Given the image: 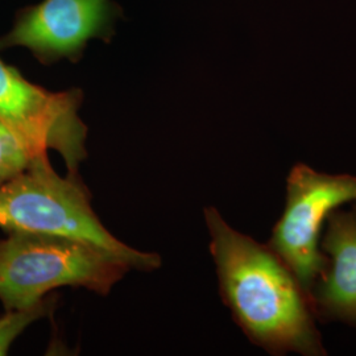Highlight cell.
Here are the masks:
<instances>
[{
    "instance_id": "cell-1",
    "label": "cell",
    "mask_w": 356,
    "mask_h": 356,
    "mask_svg": "<svg viewBox=\"0 0 356 356\" xmlns=\"http://www.w3.org/2000/svg\"><path fill=\"white\" fill-rule=\"evenodd\" d=\"M220 297L252 343L272 355H326L316 316L292 270L267 244L204 209Z\"/></svg>"
},
{
    "instance_id": "cell-2",
    "label": "cell",
    "mask_w": 356,
    "mask_h": 356,
    "mask_svg": "<svg viewBox=\"0 0 356 356\" xmlns=\"http://www.w3.org/2000/svg\"><path fill=\"white\" fill-rule=\"evenodd\" d=\"M0 229L90 243L140 272H152L163 263L160 254L139 251L115 238L94 211L79 173L60 176L48 153L35 156L24 170L0 185Z\"/></svg>"
},
{
    "instance_id": "cell-3",
    "label": "cell",
    "mask_w": 356,
    "mask_h": 356,
    "mask_svg": "<svg viewBox=\"0 0 356 356\" xmlns=\"http://www.w3.org/2000/svg\"><path fill=\"white\" fill-rule=\"evenodd\" d=\"M129 270L124 260L90 243L13 232L0 242V301L7 312L26 310L64 286L107 296Z\"/></svg>"
},
{
    "instance_id": "cell-4",
    "label": "cell",
    "mask_w": 356,
    "mask_h": 356,
    "mask_svg": "<svg viewBox=\"0 0 356 356\" xmlns=\"http://www.w3.org/2000/svg\"><path fill=\"white\" fill-rule=\"evenodd\" d=\"M82 102V90L49 91L0 60V122L29 152L58 153L70 173H78L88 157Z\"/></svg>"
},
{
    "instance_id": "cell-5",
    "label": "cell",
    "mask_w": 356,
    "mask_h": 356,
    "mask_svg": "<svg viewBox=\"0 0 356 356\" xmlns=\"http://www.w3.org/2000/svg\"><path fill=\"white\" fill-rule=\"evenodd\" d=\"M356 202V177L325 175L297 164L286 181V204L268 247L288 266L312 306V292L327 267L319 235L332 210Z\"/></svg>"
},
{
    "instance_id": "cell-6",
    "label": "cell",
    "mask_w": 356,
    "mask_h": 356,
    "mask_svg": "<svg viewBox=\"0 0 356 356\" xmlns=\"http://www.w3.org/2000/svg\"><path fill=\"white\" fill-rule=\"evenodd\" d=\"M120 16L113 0H42L17 13L0 49L24 47L42 65L78 63L90 40H111Z\"/></svg>"
},
{
    "instance_id": "cell-7",
    "label": "cell",
    "mask_w": 356,
    "mask_h": 356,
    "mask_svg": "<svg viewBox=\"0 0 356 356\" xmlns=\"http://www.w3.org/2000/svg\"><path fill=\"white\" fill-rule=\"evenodd\" d=\"M321 243L327 267L312 292V309L321 321L356 326V202L350 210H332Z\"/></svg>"
},
{
    "instance_id": "cell-8",
    "label": "cell",
    "mask_w": 356,
    "mask_h": 356,
    "mask_svg": "<svg viewBox=\"0 0 356 356\" xmlns=\"http://www.w3.org/2000/svg\"><path fill=\"white\" fill-rule=\"evenodd\" d=\"M56 297H47L38 305L26 310H8L0 318V355H7L13 342L38 319L51 316L56 309Z\"/></svg>"
},
{
    "instance_id": "cell-9",
    "label": "cell",
    "mask_w": 356,
    "mask_h": 356,
    "mask_svg": "<svg viewBox=\"0 0 356 356\" xmlns=\"http://www.w3.org/2000/svg\"><path fill=\"white\" fill-rule=\"evenodd\" d=\"M35 156L0 122V185L24 170Z\"/></svg>"
}]
</instances>
